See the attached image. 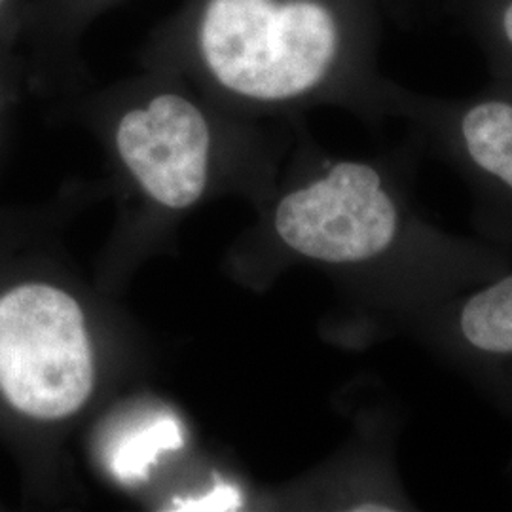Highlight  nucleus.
<instances>
[{"mask_svg":"<svg viewBox=\"0 0 512 512\" xmlns=\"http://www.w3.org/2000/svg\"><path fill=\"white\" fill-rule=\"evenodd\" d=\"M421 156L408 137L382 158L323 160L275 205V234L293 255L365 274L385 334L512 264L509 253L448 232L421 209Z\"/></svg>","mask_w":512,"mask_h":512,"instance_id":"f257e3e1","label":"nucleus"},{"mask_svg":"<svg viewBox=\"0 0 512 512\" xmlns=\"http://www.w3.org/2000/svg\"><path fill=\"white\" fill-rule=\"evenodd\" d=\"M380 38L382 0H186L145 50L255 105L342 101L382 120Z\"/></svg>","mask_w":512,"mask_h":512,"instance_id":"f03ea898","label":"nucleus"},{"mask_svg":"<svg viewBox=\"0 0 512 512\" xmlns=\"http://www.w3.org/2000/svg\"><path fill=\"white\" fill-rule=\"evenodd\" d=\"M385 116L403 120L423 156L458 173L476 238L512 255V86L492 80L465 97H439L391 80Z\"/></svg>","mask_w":512,"mask_h":512,"instance_id":"7ed1b4c3","label":"nucleus"},{"mask_svg":"<svg viewBox=\"0 0 512 512\" xmlns=\"http://www.w3.org/2000/svg\"><path fill=\"white\" fill-rule=\"evenodd\" d=\"M92 389V346L73 296L46 283H21L0 294L4 403L29 420H65Z\"/></svg>","mask_w":512,"mask_h":512,"instance_id":"20e7f679","label":"nucleus"},{"mask_svg":"<svg viewBox=\"0 0 512 512\" xmlns=\"http://www.w3.org/2000/svg\"><path fill=\"white\" fill-rule=\"evenodd\" d=\"M401 336L512 416V264L416 315Z\"/></svg>","mask_w":512,"mask_h":512,"instance_id":"39448f33","label":"nucleus"},{"mask_svg":"<svg viewBox=\"0 0 512 512\" xmlns=\"http://www.w3.org/2000/svg\"><path fill=\"white\" fill-rule=\"evenodd\" d=\"M114 147L150 198L184 209L202 198L211 158V128L203 110L177 92H158L126 110Z\"/></svg>","mask_w":512,"mask_h":512,"instance_id":"423d86ee","label":"nucleus"},{"mask_svg":"<svg viewBox=\"0 0 512 512\" xmlns=\"http://www.w3.org/2000/svg\"><path fill=\"white\" fill-rule=\"evenodd\" d=\"M448 6L475 38L492 80L512 86V0H448Z\"/></svg>","mask_w":512,"mask_h":512,"instance_id":"0eeeda50","label":"nucleus"},{"mask_svg":"<svg viewBox=\"0 0 512 512\" xmlns=\"http://www.w3.org/2000/svg\"><path fill=\"white\" fill-rule=\"evenodd\" d=\"M183 446V431L179 421L171 416L150 421L145 427L131 431L120 440L112 452V473L126 484L145 480L150 467L167 450Z\"/></svg>","mask_w":512,"mask_h":512,"instance_id":"6e6552de","label":"nucleus"},{"mask_svg":"<svg viewBox=\"0 0 512 512\" xmlns=\"http://www.w3.org/2000/svg\"><path fill=\"white\" fill-rule=\"evenodd\" d=\"M57 2V31L65 40V48H73L95 19L103 16L120 0H55Z\"/></svg>","mask_w":512,"mask_h":512,"instance_id":"1a4fd4ad","label":"nucleus"},{"mask_svg":"<svg viewBox=\"0 0 512 512\" xmlns=\"http://www.w3.org/2000/svg\"><path fill=\"white\" fill-rule=\"evenodd\" d=\"M241 509V494L232 486L217 484L209 494L196 499H175L171 511L224 512Z\"/></svg>","mask_w":512,"mask_h":512,"instance_id":"9d476101","label":"nucleus"},{"mask_svg":"<svg viewBox=\"0 0 512 512\" xmlns=\"http://www.w3.org/2000/svg\"><path fill=\"white\" fill-rule=\"evenodd\" d=\"M4 2H6V0H0V6H2V4H4Z\"/></svg>","mask_w":512,"mask_h":512,"instance_id":"9b49d317","label":"nucleus"}]
</instances>
